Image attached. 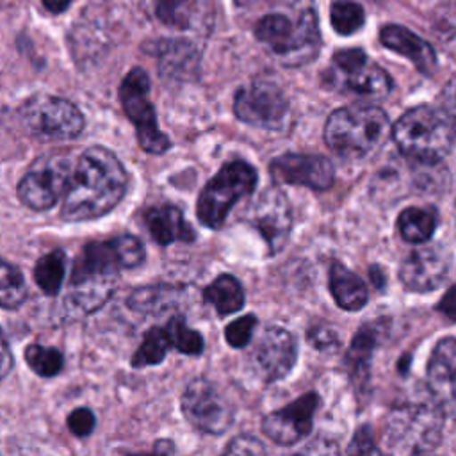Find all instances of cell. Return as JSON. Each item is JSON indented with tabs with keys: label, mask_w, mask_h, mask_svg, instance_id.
<instances>
[{
	"label": "cell",
	"mask_w": 456,
	"mask_h": 456,
	"mask_svg": "<svg viewBox=\"0 0 456 456\" xmlns=\"http://www.w3.org/2000/svg\"><path fill=\"white\" fill-rule=\"evenodd\" d=\"M126 185V171L119 159L103 146H91L75 166L61 217L78 223L105 216L121 201Z\"/></svg>",
	"instance_id": "1"
},
{
	"label": "cell",
	"mask_w": 456,
	"mask_h": 456,
	"mask_svg": "<svg viewBox=\"0 0 456 456\" xmlns=\"http://www.w3.org/2000/svg\"><path fill=\"white\" fill-rule=\"evenodd\" d=\"M383 109L370 103H351L333 110L324 125L326 144L346 159H363L376 151L388 134Z\"/></svg>",
	"instance_id": "2"
},
{
	"label": "cell",
	"mask_w": 456,
	"mask_h": 456,
	"mask_svg": "<svg viewBox=\"0 0 456 456\" xmlns=\"http://www.w3.org/2000/svg\"><path fill=\"white\" fill-rule=\"evenodd\" d=\"M399 151L420 164L440 162L456 142V134L444 109L417 105L406 110L392 126Z\"/></svg>",
	"instance_id": "3"
},
{
	"label": "cell",
	"mask_w": 456,
	"mask_h": 456,
	"mask_svg": "<svg viewBox=\"0 0 456 456\" xmlns=\"http://www.w3.org/2000/svg\"><path fill=\"white\" fill-rule=\"evenodd\" d=\"M444 408L431 395L429 401L408 403L390 411L383 440L390 452L417 454L433 451L442 438Z\"/></svg>",
	"instance_id": "4"
},
{
	"label": "cell",
	"mask_w": 456,
	"mask_h": 456,
	"mask_svg": "<svg viewBox=\"0 0 456 456\" xmlns=\"http://www.w3.org/2000/svg\"><path fill=\"white\" fill-rule=\"evenodd\" d=\"M255 37L267 45L289 66H297L315 57L319 48L317 18L312 9L301 11L294 23L281 12H271L255 25Z\"/></svg>",
	"instance_id": "5"
},
{
	"label": "cell",
	"mask_w": 456,
	"mask_h": 456,
	"mask_svg": "<svg viewBox=\"0 0 456 456\" xmlns=\"http://www.w3.org/2000/svg\"><path fill=\"white\" fill-rule=\"evenodd\" d=\"M256 171L244 160L224 164L203 187L196 203L198 219L208 228H221L230 210L256 187Z\"/></svg>",
	"instance_id": "6"
},
{
	"label": "cell",
	"mask_w": 456,
	"mask_h": 456,
	"mask_svg": "<svg viewBox=\"0 0 456 456\" xmlns=\"http://www.w3.org/2000/svg\"><path fill=\"white\" fill-rule=\"evenodd\" d=\"M18 118L39 141H69L84 128L82 112L71 102L50 94L27 98L18 109Z\"/></svg>",
	"instance_id": "7"
},
{
	"label": "cell",
	"mask_w": 456,
	"mask_h": 456,
	"mask_svg": "<svg viewBox=\"0 0 456 456\" xmlns=\"http://www.w3.org/2000/svg\"><path fill=\"white\" fill-rule=\"evenodd\" d=\"M73 171V160L68 151L41 155L20 180L18 198L32 210H48L66 194Z\"/></svg>",
	"instance_id": "8"
},
{
	"label": "cell",
	"mask_w": 456,
	"mask_h": 456,
	"mask_svg": "<svg viewBox=\"0 0 456 456\" xmlns=\"http://www.w3.org/2000/svg\"><path fill=\"white\" fill-rule=\"evenodd\" d=\"M330 87L367 100H381L392 91V78L370 62L363 50L346 48L333 53V69L328 73Z\"/></svg>",
	"instance_id": "9"
},
{
	"label": "cell",
	"mask_w": 456,
	"mask_h": 456,
	"mask_svg": "<svg viewBox=\"0 0 456 456\" xmlns=\"http://www.w3.org/2000/svg\"><path fill=\"white\" fill-rule=\"evenodd\" d=\"M150 78L144 69L134 68L119 86V102L126 118L134 123L137 141L148 153L160 155L171 148V141L159 130L157 116L151 102L148 100Z\"/></svg>",
	"instance_id": "10"
},
{
	"label": "cell",
	"mask_w": 456,
	"mask_h": 456,
	"mask_svg": "<svg viewBox=\"0 0 456 456\" xmlns=\"http://www.w3.org/2000/svg\"><path fill=\"white\" fill-rule=\"evenodd\" d=\"M144 260L142 242L130 235H118L103 242H89L75 258L71 278L82 280L89 276H118L119 269L137 267Z\"/></svg>",
	"instance_id": "11"
},
{
	"label": "cell",
	"mask_w": 456,
	"mask_h": 456,
	"mask_svg": "<svg viewBox=\"0 0 456 456\" xmlns=\"http://www.w3.org/2000/svg\"><path fill=\"white\" fill-rule=\"evenodd\" d=\"M182 411L196 429L208 435H221L233 422L232 403L205 378H196L185 387Z\"/></svg>",
	"instance_id": "12"
},
{
	"label": "cell",
	"mask_w": 456,
	"mask_h": 456,
	"mask_svg": "<svg viewBox=\"0 0 456 456\" xmlns=\"http://www.w3.org/2000/svg\"><path fill=\"white\" fill-rule=\"evenodd\" d=\"M289 103L283 91L273 82H253L237 91L233 100L235 116L253 126L276 128L283 123Z\"/></svg>",
	"instance_id": "13"
},
{
	"label": "cell",
	"mask_w": 456,
	"mask_h": 456,
	"mask_svg": "<svg viewBox=\"0 0 456 456\" xmlns=\"http://www.w3.org/2000/svg\"><path fill=\"white\" fill-rule=\"evenodd\" d=\"M246 219L262 233L269 246V251L278 253L290 233V203L278 187H267L249 205Z\"/></svg>",
	"instance_id": "14"
},
{
	"label": "cell",
	"mask_w": 456,
	"mask_h": 456,
	"mask_svg": "<svg viewBox=\"0 0 456 456\" xmlns=\"http://www.w3.org/2000/svg\"><path fill=\"white\" fill-rule=\"evenodd\" d=\"M451 251L442 244H429L413 249L399 267V280L411 292L438 289L449 276Z\"/></svg>",
	"instance_id": "15"
},
{
	"label": "cell",
	"mask_w": 456,
	"mask_h": 456,
	"mask_svg": "<svg viewBox=\"0 0 456 456\" xmlns=\"http://www.w3.org/2000/svg\"><path fill=\"white\" fill-rule=\"evenodd\" d=\"M317 406L319 397L315 392L303 394L285 408L265 415L262 431L278 445H294L312 431Z\"/></svg>",
	"instance_id": "16"
},
{
	"label": "cell",
	"mask_w": 456,
	"mask_h": 456,
	"mask_svg": "<svg viewBox=\"0 0 456 456\" xmlns=\"http://www.w3.org/2000/svg\"><path fill=\"white\" fill-rule=\"evenodd\" d=\"M269 173L274 183L303 185L315 191H324L333 183V164L322 155L285 153L269 164Z\"/></svg>",
	"instance_id": "17"
},
{
	"label": "cell",
	"mask_w": 456,
	"mask_h": 456,
	"mask_svg": "<svg viewBox=\"0 0 456 456\" xmlns=\"http://www.w3.org/2000/svg\"><path fill=\"white\" fill-rule=\"evenodd\" d=\"M296 358L297 347L294 337L278 326L265 330L253 351L255 367L267 383L285 378L292 370Z\"/></svg>",
	"instance_id": "18"
},
{
	"label": "cell",
	"mask_w": 456,
	"mask_h": 456,
	"mask_svg": "<svg viewBox=\"0 0 456 456\" xmlns=\"http://www.w3.org/2000/svg\"><path fill=\"white\" fill-rule=\"evenodd\" d=\"M428 388L444 411H456V338H442L428 362Z\"/></svg>",
	"instance_id": "19"
},
{
	"label": "cell",
	"mask_w": 456,
	"mask_h": 456,
	"mask_svg": "<svg viewBox=\"0 0 456 456\" xmlns=\"http://www.w3.org/2000/svg\"><path fill=\"white\" fill-rule=\"evenodd\" d=\"M379 39L392 52L410 59L419 71H422L426 75L435 71V68H436L435 50L431 48V45L428 41H424L411 30H408L401 25H387L381 28Z\"/></svg>",
	"instance_id": "20"
},
{
	"label": "cell",
	"mask_w": 456,
	"mask_h": 456,
	"mask_svg": "<svg viewBox=\"0 0 456 456\" xmlns=\"http://www.w3.org/2000/svg\"><path fill=\"white\" fill-rule=\"evenodd\" d=\"M116 276H89L69 280V290L64 297V312L69 317L87 315L100 308L114 290Z\"/></svg>",
	"instance_id": "21"
},
{
	"label": "cell",
	"mask_w": 456,
	"mask_h": 456,
	"mask_svg": "<svg viewBox=\"0 0 456 456\" xmlns=\"http://www.w3.org/2000/svg\"><path fill=\"white\" fill-rule=\"evenodd\" d=\"M144 223L151 239L160 246H167L176 240L192 242L196 239L194 230L175 205H159L148 208L144 212Z\"/></svg>",
	"instance_id": "22"
},
{
	"label": "cell",
	"mask_w": 456,
	"mask_h": 456,
	"mask_svg": "<svg viewBox=\"0 0 456 456\" xmlns=\"http://www.w3.org/2000/svg\"><path fill=\"white\" fill-rule=\"evenodd\" d=\"M155 12L171 28L200 30L212 20L214 0H159Z\"/></svg>",
	"instance_id": "23"
},
{
	"label": "cell",
	"mask_w": 456,
	"mask_h": 456,
	"mask_svg": "<svg viewBox=\"0 0 456 456\" xmlns=\"http://www.w3.org/2000/svg\"><path fill=\"white\" fill-rule=\"evenodd\" d=\"M330 292L337 305L349 312L363 308L369 297L363 280L340 262H333L330 267Z\"/></svg>",
	"instance_id": "24"
},
{
	"label": "cell",
	"mask_w": 456,
	"mask_h": 456,
	"mask_svg": "<svg viewBox=\"0 0 456 456\" xmlns=\"http://www.w3.org/2000/svg\"><path fill=\"white\" fill-rule=\"evenodd\" d=\"M159 62L164 77L183 80L196 71L198 52L187 41H164L159 45Z\"/></svg>",
	"instance_id": "25"
},
{
	"label": "cell",
	"mask_w": 456,
	"mask_h": 456,
	"mask_svg": "<svg viewBox=\"0 0 456 456\" xmlns=\"http://www.w3.org/2000/svg\"><path fill=\"white\" fill-rule=\"evenodd\" d=\"M438 216L431 207H408L397 217L401 237L411 244L428 242L436 228Z\"/></svg>",
	"instance_id": "26"
},
{
	"label": "cell",
	"mask_w": 456,
	"mask_h": 456,
	"mask_svg": "<svg viewBox=\"0 0 456 456\" xmlns=\"http://www.w3.org/2000/svg\"><path fill=\"white\" fill-rule=\"evenodd\" d=\"M203 299L212 305L221 317H224L244 306V290L235 276L221 274L205 287Z\"/></svg>",
	"instance_id": "27"
},
{
	"label": "cell",
	"mask_w": 456,
	"mask_h": 456,
	"mask_svg": "<svg viewBox=\"0 0 456 456\" xmlns=\"http://www.w3.org/2000/svg\"><path fill=\"white\" fill-rule=\"evenodd\" d=\"M64 273H66V256L61 249H53L36 262L34 281L45 294L55 296L62 285Z\"/></svg>",
	"instance_id": "28"
},
{
	"label": "cell",
	"mask_w": 456,
	"mask_h": 456,
	"mask_svg": "<svg viewBox=\"0 0 456 456\" xmlns=\"http://www.w3.org/2000/svg\"><path fill=\"white\" fill-rule=\"evenodd\" d=\"M171 346L173 344L166 328H151L150 331L144 333L141 346L134 353L132 365L139 369L160 363Z\"/></svg>",
	"instance_id": "29"
},
{
	"label": "cell",
	"mask_w": 456,
	"mask_h": 456,
	"mask_svg": "<svg viewBox=\"0 0 456 456\" xmlns=\"http://www.w3.org/2000/svg\"><path fill=\"white\" fill-rule=\"evenodd\" d=\"M374 346H376V333H374V328H370V326H363L353 337V342L346 354V363H347L353 378L356 376V379H358L360 376L367 374Z\"/></svg>",
	"instance_id": "30"
},
{
	"label": "cell",
	"mask_w": 456,
	"mask_h": 456,
	"mask_svg": "<svg viewBox=\"0 0 456 456\" xmlns=\"http://www.w3.org/2000/svg\"><path fill=\"white\" fill-rule=\"evenodd\" d=\"M330 18H331V27L342 36L354 34L365 23V12L362 5L351 0L333 2L330 9Z\"/></svg>",
	"instance_id": "31"
},
{
	"label": "cell",
	"mask_w": 456,
	"mask_h": 456,
	"mask_svg": "<svg viewBox=\"0 0 456 456\" xmlns=\"http://www.w3.org/2000/svg\"><path fill=\"white\" fill-rule=\"evenodd\" d=\"M27 297V287L20 269L9 262H2L0 269V303L4 308H16Z\"/></svg>",
	"instance_id": "32"
},
{
	"label": "cell",
	"mask_w": 456,
	"mask_h": 456,
	"mask_svg": "<svg viewBox=\"0 0 456 456\" xmlns=\"http://www.w3.org/2000/svg\"><path fill=\"white\" fill-rule=\"evenodd\" d=\"M25 362L37 376H43V378L59 374L64 365L61 351H57L55 347L41 346V344H30L25 349Z\"/></svg>",
	"instance_id": "33"
},
{
	"label": "cell",
	"mask_w": 456,
	"mask_h": 456,
	"mask_svg": "<svg viewBox=\"0 0 456 456\" xmlns=\"http://www.w3.org/2000/svg\"><path fill=\"white\" fill-rule=\"evenodd\" d=\"M171 344L183 354H201L203 353V337L191 330L183 317H171L166 326Z\"/></svg>",
	"instance_id": "34"
},
{
	"label": "cell",
	"mask_w": 456,
	"mask_h": 456,
	"mask_svg": "<svg viewBox=\"0 0 456 456\" xmlns=\"http://www.w3.org/2000/svg\"><path fill=\"white\" fill-rule=\"evenodd\" d=\"M255 326H256L255 315H251V314L242 315L226 326L224 338L232 347H244L251 340Z\"/></svg>",
	"instance_id": "35"
},
{
	"label": "cell",
	"mask_w": 456,
	"mask_h": 456,
	"mask_svg": "<svg viewBox=\"0 0 456 456\" xmlns=\"http://www.w3.org/2000/svg\"><path fill=\"white\" fill-rule=\"evenodd\" d=\"M96 419L89 408H77L68 415V428L75 436H87L94 429Z\"/></svg>",
	"instance_id": "36"
},
{
	"label": "cell",
	"mask_w": 456,
	"mask_h": 456,
	"mask_svg": "<svg viewBox=\"0 0 456 456\" xmlns=\"http://www.w3.org/2000/svg\"><path fill=\"white\" fill-rule=\"evenodd\" d=\"M226 454H264L265 447L262 445V442L255 436L249 435H240L235 436L224 449Z\"/></svg>",
	"instance_id": "37"
},
{
	"label": "cell",
	"mask_w": 456,
	"mask_h": 456,
	"mask_svg": "<svg viewBox=\"0 0 456 456\" xmlns=\"http://www.w3.org/2000/svg\"><path fill=\"white\" fill-rule=\"evenodd\" d=\"M347 452H356V454H369V452H379V449L374 445V442H372V435H370V429H369V426H362L356 433H354V436H353V440H351V444H349V447L346 449Z\"/></svg>",
	"instance_id": "38"
},
{
	"label": "cell",
	"mask_w": 456,
	"mask_h": 456,
	"mask_svg": "<svg viewBox=\"0 0 456 456\" xmlns=\"http://www.w3.org/2000/svg\"><path fill=\"white\" fill-rule=\"evenodd\" d=\"M440 102H442V109L449 116L451 125L456 134V77L445 82L442 94H440Z\"/></svg>",
	"instance_id": "39"
},
{
	"label": "cell",
	"mask_w": 456,
	"mask_h": 456,
	"mask_svg": "<svg viewBox=\"0 0 456 456\" xmlns=\"http://www.w3.org/2000/svg\"><path fill=\"white\" fill-rule=\"evenodd\" d=\"M308 340L312 346H315L317 349H330L331 346H335L337 337L335 333L326 328V326H312L308 330Z\"/></svg>",
	"instance_id": "40"
},
{
	"label": "cell",
	"mask_w": 456,
	"mask_h": 456,
	"mask_svg": "<svg viewBox=\"0 0 456 456\" xmlns=\"http://www.w3.org/2000/svg\"><path fill=\"white\" fill-rule=\"evenodd\" d=\"M436 310L449 321H456V285H452L438 301Z\"/></svg>",
	"instance_id": "41"
},
{
	"label": "cell",
	"mask_w": 456,
	"mask_h": 456,
	"mask_svg": "<svg viewBox=\"0 0 456 456\" xmlns=\"http://www.w3.org/2000/svg\"><path fill=\"white\" fill-rule=\"evenodd\" d=\"M43 5L50 11V12H62L68 9V5L71 4V0H41Z\"/></svg>",
	"instance_id": "42"
},
{
	"label": "cell",
	"mask_w": 456,
	"mask_h": 456,
	"mask_svg": "<svg viewBox=\"0 0 456 456\" xmlns=\"http://www.w3.org/2000/svg\"><path fill=\"white\" fill-rule=\"evenodd\" d=\"M155 451H157V452H173V451H175V445H173V442H169V440H159V442L155 444Z\"/></svg>",
	"instance_id": "43"
},
{
	"label": "cell",
	"mask_w": 456,
	"mask_h": 456,
	"mask_svg": "<svg viewBox=\"0 0 456 456\" xmlns=\"http://www.w3.org/2000/svg\"><path fill=\"white\" fill-rule=\"evenodd\" d=\"M369 274H370V278L374 280V285L376 287H383V283H385V278H383V273L378 269V267H372L370 271H369Z\"/></svg>",
	"instance_id": "44"
},
{
	"label": "cell",
	"mask_w": 456,
	"mask_h": 456,
	"mask_svg": "<svg viewBox=\"0 0 456 456\" xmlns=\"http://www.w3.org/2000/svg\"><path fill=\"white\" fill-rule=\"evenodd\" d=\"M11 369V354H9V347H7V340L4 338V365H2V370H4V376L9 372Z\"/></svg>",
	"instance_id": "45"
}]
</instances>
